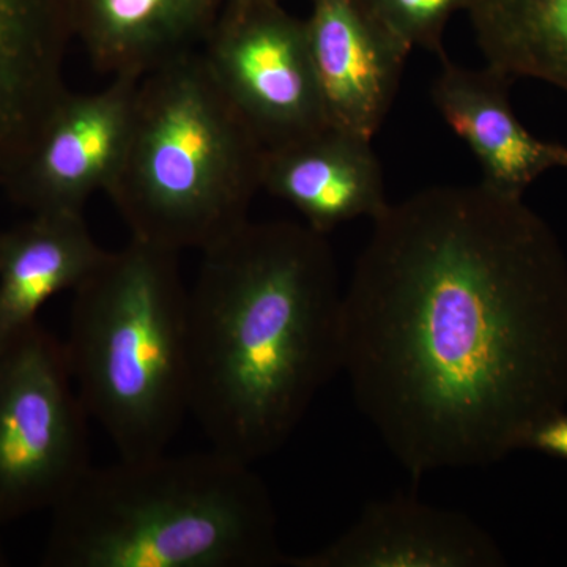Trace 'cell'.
<instances>
[{
    "mask_svg": "<svg viewBox=\"0 0 567 567\" xmlns=\"http://www.w3.org/2000/svg\"><path fill=\"white\" fill-rule=\"evenodd\" d=\"M342 295V372L417 477L524 450L567 406V257L525 204L480 182L390 204Z\"/></svg>",
    "mask_w": 567,
    "mask_h": 567,
    "instance_id": "1",
    "label": "cell"
},
{
    "mask_svg": "<svg viewBox=\"0 0 567 567\" xmlns=\"http://www.w3.org/2000/svg\"><path fill=\"white\" fill-rule=\"evenodd\" d=\"M342 295L327 235L254 223L203 251L188 290L189 413L215 450L276 453L342 372Z\"/></svg>",
    "mask_w": 567,
    "mask_h": 567,
    "instance_id": "2",
    "label": "cell"
},
{
    "mask_svg": "<svg viewBox=\"0 0 567 567\" xmlns=\"http://www.w3.org/2000/svg\"><path fill=\"white\" fill-rule=\"evenodd\" d=\"M47 567L286 566L251 464L208 453L91 466L51 509Z\"/></svg>",
    "mask_w": 567,
    "mask_h": 567,
    "instance_id": "3",
    "label": "cell"
},
{
    "mask_svg": "<svg viewBox=\"0 0 567 567\" xmlns=\"http://www.w3.org/2000/svg\"><path fill=\"white\" fill-rule=\"evenodd\" d=\"M264 153L193 51L141 78L128 147L104 193L134 240L203 252L248 221Z\"/></svg>",
    "mask_w": 567,
    "mask_h": 567,
    "instance_id": "4",
    "label": "cell"
},
{
    "mask_svg": "<svg viewBox=\"0 0 567 567\" xmlns=\"http://www.w3.org/2000/svg\"><path fill=\"white\" fill-rule=\"evenodd\" d=\"M181 254L130 241L74 290L63 342L74 386L122 458L166 453L189 413Z\"/></svg>",
    "mask_w": 567,
    "mask_h": 567,
    "instance_id": "5",
    "label": "cell"
},
{
    "mask_svg": "<svg viewBox=\"0 0 567 567\" xmlns=\"http://www.w3.org/2000/svg\"><path fill=\"white\" fill-rule=\"evenodd\" d=\"M39 322L0 346V527L52 509L89 468V413Z\"/></svg>",
    "mask_w": 567,
    "mask_h": 567,
    "instance_id": "6",
    "label": "cell"
},
{
    "mask_svg": "<svg viewBox=\"0 0 567 567\" xmlns=\"http://www.w3.org/2000/svg\"><path fill=\"white\" fill-rule=\"evenodd\" d=\"M200 52L265 151L327 128L305 20L281 3H224Z\"/></svg>",
    "mask_w": 567,
    "mask_h": 567,
    "instance_id": "7",
    "label": "cell"
},
{
    "mask_svg": "<svg viewBox=\"0 0 567 567\" xmlns=\"http://www.w3.org/2000/svg\"><path fill=\"white\" fill-rule=\"evenodd\" d=\"M137 87L136 78H112L99 92H66L32 147L0 175L10 199L31 213H84L125 156Z\"/></svg>",
    "mask_w": 567,
    "mask_h": 567,
    "instance_id": "8",
    "label": "cell"
},
{
    "mask_svg": "<svg viewBox=\"0 0 567 567\" xmlns=\"http://www.w3.org/2000/svg\"><path fill=\"white\" fill-rule=\"evenodd\" d=\"M305 25L328 125L374 140L412 50L369 0H311Z\"/></svg>",
    "mask_w": 567,
    "mask_h": 567,
    "instance_id": "9",
    "label": "cell"
},
{
    "mask_svg": "<svg viewBox=\"0 0 567 567\" xmlns=\"http://www.w3.org/2000/svg\"><path fill=\"white\" fill-rule=\"evenodd\" d=\"M505 555L465 514L410 496L371 503L320 550L289 557L292 567H496Z\"/></svg>",
    "mask_w": 567,
    "mask_h": 567,
    "instance_id": "10",
    "label": "cell"
},
{
    "mask_svg": "<svg viewBox=\"0 0 567 567\" xmlns=\"http://www.w3.org/2000/svg\"><path fill=\"white\" fill-rule=\"evenodd\" d=\"M260 188L328 235L342 224L386 210L385 177L372 140L328 125L311 136L265 151Z\"/></svg>",
    "mask_w": 567,
    "mask_h": 567,
    "instance_id": "11",
    "label": "cell"
},
{
    "mask_svg": "<svg viewBox=\"0 0 567 567\" xmlns=\"http://www.w3.org/2000/svg\"><path fill=\"white\" fill-rule=\"evenodd\" d=\"M431 96L446 125L475 156L483 183L524 197L548 171L567 169V147L539 140L518 121L509 102L511 78L498 71L466 69L443 55Z\"/></svg>",
    "mask_w": 567,
    "mask_h": 567,
    "instance_id": "12",
    "label": "cell"
},
{
    "mask_svg": "<svg viewBox=\"0 0 567 567\" xmlns=\"http://www.w3.org/2000/svg\"><path fill=\"white\" fill-rule=\"evenodd\" d=\"M63 0H0V175L32 147L69 92Z\"/></svg>",
    "mask_w": 567,
    "mask_h": 567,
    "instance_id": "13",
    "label": "cell"
},
{
    "mask_svg": "<svg viewBox=\"0 0 567 567\" xmlns=\"http://www.w3.org/2000/svg\"><path fill=\"white\" fill-rule=\"evenodd\" d=\"M226 0H63L71 37L96 70L141 80L199 51Z\"/></svg>",
    "mask_w": 567,
    "mask_h": 567,
    "instance_id": "14",
    "label": "cell"
},
{
    "mask_svg": "<svg viewBox=\"0 0 567 567\" xmlns=\"http://www.w3.org/2000/svg\"><path fill=\"white\" fill-rule=\"evenodd\" d=\"M84 213H32L0 230V346L39 322L55 295L74 290L106 259Z\"/></svg>",
    "mask_w": 567,
    "mask_h": 567,
    "instance_id": "15",
    "label": "cell"
},
{
    "mask_svg": "<svg viewBox=\"0 0 567 567\" xmlns=\"http://www.w3.org/2000/svg\"><path fill=\"white\" fill-rule=\"evenodd\" d=\"M465 13L487 66L567 93V0H472Z\"/></svg>",
    "mask_w": 567,
    "mask_h": 567,
    "instance_id": "16",
    "label": "cell"
},
{
    "mask_svg": "<svg viewBox=\"0 0 567 567\" xmlns=\"http://www.w3.org/2000/svg\"><path fill=\"white\" fill-rule=\"evenodd\" d=\"M377 13L410 50L421 48L440 59L447 22L466 11L472 0H369Z\"/></svg>",
    "mask_w": 567,
    "mask_h": 567,
    "instance_id": "17",
    "label": "cell"
},
{
    "mask_svg": "<svg viewBox=\"0 0 567 567\" xmlns=\"http://www.w3.org/2000/svg\"><path fill=\"white\" fill-rule=\"evenodd\" d=\"M525 447L548 454V456L566 458L567 461L566 410L537 425L535 431L528 435Z\"/></svg>",
    "mask_w": 567,
    "mask_h": 567,
    "instance_id": "18",
    "label": "cell"
},
{
    "mask_svg": "<svg viewBox=\"0 0 567 567\" xmlns=\"http://www.w3.org/2000/svg\"><path fill=\"white\" fill-rule=\"evenodd\" d=\"M226 2H279L282 0H226Z\"/></svg>",
    "mask_w": 567,
    "mask_h": 567,
    "instance_id": "19",
    "label": "cell"
},
{
    "mask_svg": "<svg viewBox=\"0 0 567 567\" xmlns=\"http://www.w3.org/2000/svg\"><path fill=\"white\" fill-rule=\"evenodd\" d=\"M9 565L7 561L6 551H3L2 544H0V567Z\"/></svg>",
    "mask_w": 567,
    "mask_h": 567,
    "instance_id": "20",
    "label": "cell"
}]
</instances>
